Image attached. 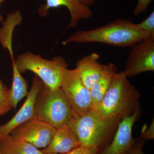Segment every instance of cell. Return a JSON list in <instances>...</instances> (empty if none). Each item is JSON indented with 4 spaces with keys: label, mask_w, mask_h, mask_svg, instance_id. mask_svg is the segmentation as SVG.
I'll return each mask as SVG.
<instances>
[{
    "label": "cell",
    "mask_w": 154,
    "mask_h": 154,
    "mask_svg": "<svg viewBox=\"0 0 154 154\" xmlns=\"http://www.w3.org/2000/svg\"><path fill=\"white\" fill-rule=\"evenodd\" d=\"M118 72L114 63H110L105 65L100 78L90 90L93 106L102 100Z\"/></svg>",
    "instance_id": "cell-14"
},
{
    "label": "cell",
    "mask_w": 154,
    "mask_h": 154,
    "mask_svg": "<svg viewBox=\"0 0 154 154\" xmlns=\"http://www.w3.org/2000/svg\"><path fill=\"white\" fill-rule=\"evenodd\" d=\"M154 138V120L149 127V128H145L142 131L140 139L144 140H149L153 139Z\"/></svg>",
    "instance_id": "cell-21"
},
{
    "label": "cell",
    "mask_w": 154,
    "mask_h": 154,
    "mask_svg": "<svg viewBox=\"0 0 154 154\" xmlns=\"http://www.w3.org/2000/svg\"><path fill=\"white\" fill-rule=\"evenodd\" d=\"M153 0H138L133 11L135 16L144 14L146 11L149 6Z\"/></svg>",
    "instance_id": "cell-19"
},
{
    "label": "cell",
    "mask_w": 154,
    "mask_h": 154,
    "mask_svg": "<svg viewBox=\"0 0 154 154\" xmlns=\"http://www.w3.org/2000/svg\"><path fill=\"white\" fill-rule=\"evenodd\" d=\"M140 115V105L134 113L123 118L118 123V128L113 140L99 154H128L138 139L132 137L134 124Z\"/></svg>",
    "instance_id": "cell-9"
},
{
    "label": "cell",
    "mask_w": 154,
    "mask_h": 154,
    "mask_svg": "<svg viewBox=\"0 0 154 154\" xmlns=\"http://www.w3.org/2000/svg\"><path fill=\"white\" fill-rule=\"evenodd\" d=\"M148 38L130 20L117 19L94 29L78 30L63 41L70 43H100L119 47H131Z\"/></svg>",
    "instance_id": "cell-1"
},
{
    "label": "cell",
    "mask_w": 154,
    "mask_h": 154,
    "mask_svg": "<svg viewBox=\"0 0 154 154\" xmlns=\"http://www.w3.org/2000/svg\"><path fill=\"white\" fill-rule=\"evenodd\" d=\"M81 1L83 4L90 7V6L94 5L96 2V0H81Z\"/></svg>",
    "instance_id": "cell-23"
},
{
    "label": "cell",
    "mask_w": 154,
    "mask_h": 154,
    "mask_svg": "<svg viewBox=\"0 0 154 154\" xmlns=\"http://www.w3.org/2000/svg\"><path fill=\"white\" fill-rule=\"evenodd\" d=\"M60 88L72 109L78 115H83L92 109L91 91L84 85L75 69H66Z\"/></svg>",
    "instance_id": "cell-6"
},
{
    "label": "cell",
    "mask_w": 154,
    "mask_h": 154,
    "mask_svg": "<svg viewBox=\"0 0 154 154\" xmlns=\"http://www.w3.org/2000/svg\"><path fill=\"white\" fill-rule=\"evenodd\" d=\"M6 0H0V6H1V4L2 3L4 2H5ZM3 19V18L2 16L0 14V22H2V21Z\"/></svg>",
    "instance_id": "cell-24"
},
{
    "label": "cell",
    "mask_w": 154,
    "mask_h": 154,
    "mask_svg": "<svg viewBox=\"0 0 154 154\" xmlns=\"http://www.w3.org/2000/svg\"><path fill=\"white\" fill-rule=\"evenodd\" d=\"M57 129L42 120L34 118L19 125L10 135L17 139L25 141L38 149H45L52 140Z\"/></svg>",
    "instance_id": "cell-7"
},
{
    "label": "cell",
    "mask_w": 154,
    "mask_h": 154,
    "mask_svg": "<svg viewBox=\"0 0 154 154\" xmlns=\"http://www.w3.org/2000/svg\"><path fill=\"white\" fill-rule=\"evenodd\" d=\"M59 154L57 153H49V154Z\"/></svg>",
    "instance_id": "cell-25"
},
{
    "label": "cell",
    "mask_w": 154,
    "mask_h": 154,
    "mask_svg": "<svg viewBox=\"0 0 154 154\" xmlns=\"http://www.w3.org/2000/svg\"><path fill=\"white\" fill-rule=\"evenodd\" d=\"M15 63L20 73L33 72L44 85L52 90L60 88L64 72L68 66L62 57L48 60L30 51L18 56Z\"/></svg>",
    "instance_id": "cell-4"
},
{
    "label": "cell",
    "mask_w": 154,
    "mask_h": 154,
    "mask_svg": "<svg viewBox=\"0 0 154 154\" xmlns=\"http://www.w3.org/2000/svg\"><path fill=\"white\" fill-rule=\"evenodd\" d=\"M35 118L56 129L69 126L78 114L75 113L60 88L51 89L43 84L36 97Z\"/></svg>",
    "instance_id": "cell-3"
},
{
    "label": "cell",
    "mask_w": 154,
    "mask_h": 154,
    "mask_svg": "<svg viewBox=\"0 0 154 154\" xmlns=\"http://www.w3.org/2000/svg\"><path fill=\"white\" fill-rule=\"evenodd\" d=\"M116 124L105 121L93 109L78 115L69 126L83 146L99 149L112 132Z\"/></svg>",
    "instance_id": "cell-5"
},
{
    "label": "cell",
    "mask_w": 154,
    "mask_h": 154,
    "mask_svg": "<svg viewBox=\"0 0 154 154\" xmlns=\"http://www.w3.org/2000/svg\"><path fill=\"white\" fill-rule=\"evenodd\" d=\"M139 93L123 72L116 75L102 100L92 109L105 120L117 124L140 105Z\"/></svg>",
    "instance_id": "cell-2"
},
{
    "label": "cell",
    "mask_w": 154,
    "mask_h": 154,
    "mask_svg": "<svg viewBox=\"0 0 154 154\" xmlns=\"http://www.w3.org/2000/svg\"><path fill=\"white\" fill-rule=\"evenodd\" d=\"M0 154H2V153H1V152H0Z\"/></svg>",
    "instance_id": "cell-26"
},
{
    "label": "cell",
    "mask_w": 154,
    "mask_h": 154,
    "mask_svg": "<svg viewBox=\"0 0 154 154\" xmlns=\"http://www.w3.org/2000/svg\"><path fill=\"white\" fill-rule=\"evenodd\" d=\"M0 152L2 154H45L31 144L14 138L10 134L0 141Z\"/></svg>",
    "instance_id": "cell-15"
},
{
    "label": "cell",
    "mask_w": 154,
    "mask_h": 154,
    "mask_svg": "<svg viewBox=\"0 0 154 154\" xmlns=\"http://www.w3.org/2000/svg\"><path fill=\"white\" fill-rule=\"evenodd\" d=\"M38 8V14L42 17L48 15L50 9L65 7L67 8L70 16V21L67 28H75L81 20H87L93 17L90 7L83 4L81 0H45Z\"/></svg>",
    "instance_id": "cell-11"
},
{
    "label": "cell",
    "mask_w": 154,
    "mask_h": 154,
    "mask_svg": "<svg viewBox=\"0 0 154 154\" xmlns=\"http://www.w3.org/2000/svg\"><path fill=\"white\" fill-rule=\"evenodd\" d=\"M99 54L92 53L78 61L75 69L84 85L91 90L105 69V65L99 63Z\"/></svg>",
    "instance_id": "cell-12"
},
{
    "label": "cell",
    "mask_w": 154,
    "mask_h": 154,
    "mask_svg": "<svg viewBox=\"0 0 154 154\" xmlns=\"http://www.w3.org/2000/svg\"><path fill=\"white\" fill-rule=\"evenodd\" d=\"M140 30L145 33L148 37H154V11L142 22L135 24Z\"/></svg>",
    "instance_id": "cell-18"
},
{
    "label": "cell",
    "mask_w": 154,
    "mask_h": 154,
    "mask_svg": "<svg viewBox=\"0 0 154 154\" xmlns=\"http://www.w3.org/2000/svg\"><path fill=\"white\" fill-rule=\"evenodd\" d=\"M13 66V83L11 90V101L13 108L16 109L19 102L25 96H28V84L22 75L15 63L13 52H10Z\"/></svg>",
    "instance_id": "cell-16"
},
{
    "label": "cell",
    "mask_w": 154,
    "mask_h": 154,
    "mask_svg": "<svg viewBox=\"0 0 154 154\" xmlns=\"http://www.w3.org/2000/svg\"><path fill=\"white\" fill-rule=\"evenodd\" d=\"M144 143V141L140 139L138 140L133 146L128 154H144L143 151Z\"/></svg>",
    "instance_id": "cell-22"
},
{
    "label": "cell",
    "mask_w": 154,
    "mask_h": 154,
    "mask_svg": "<svg viewBox=\"0 0 154 154\" xmlns=\"http://www.w3.org/2000/svg\"><path fill=\"white\" fill-rule=\"evenodd\" d=\"M99 149L80 146L66 154H99Z\"/></svg>",
    "instance_id": "cell-20"
},
{
    "label": "cell",
    "mask_w": 154,
    "mask_h": 154,
    "mask_svg": "<svg viewBox=\"0 0 154 154\" xmlns=\"http://www.w3.org/2000/svg\"><path fill=\"white\" fill-rule=\"evenodd\" d=\"M80 146L74 131L68 126L57 129L51 143L42 151L45 154H66Z\"/></svg>",
    "instance_id": "cell-13"
},
{
    "label": "cell",
    "mask_w": 154,
    "mask_h": 154,
    "mask_svg": "<svg viewBox=\"0 0 154 154\" xmlns=\"http://www.w3.org/2000/svg\"><path fill=\"white\" fill-rule=\"evenodd\" d=\"M43 84L42 81L37 76H34L32 86L22 107L10 121L2 125H0V141L8 136L19 125L35 118L36 98Z\"/></svg>",
    "instance_id": "cell-10"
},
{
    "label": "cell",
    "mask_w": 154,
    "mask_h": 154,
    "mask_svg": "<svg viewBox=\"0 0 154 154\" xmlns=\"http://www.w3.org/2000/svg\"><path fill=\"white\" fill-rule=\"evenodd\" d=\"M154 70V37H150L131 47L122 72L128 78Z\"/></svg>",
    "instance_id": "cell-8"
},
{
    "label": "cell",
    "mask_w": 154,
    "mask_h": 154,
    "mask_svg": "<svg viewBox=\"0 0 154 154\" xmlns=\"http://www.w3.org/2000/svg\"><path fill=\"white\" fill-rule=\"evenodd\" d=\"M13 108L11 90L0 79V116L8 113Z\"/></svg>",
    "instance_id": "cell-17"
}]
</instances>
